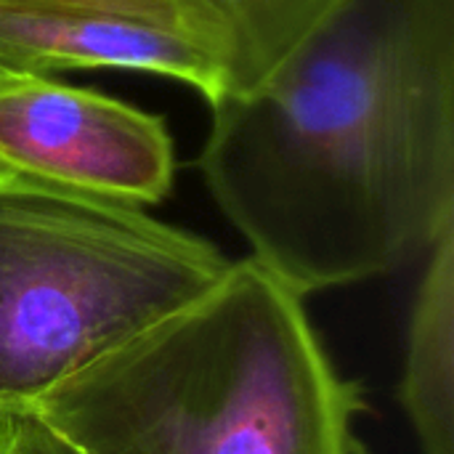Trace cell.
I'll return each instance as SVG.
<instances>
[{"label":"cell","mask_w":454,"mask_h":454,"mask_svg":"<svg viewBox=\"0 0 454 454\" xmlns=\"http://www.w3.org/2000/svg\"><path fill=\"white\" fill-rule=\"evenodd\" d=\"M197 168L303 298L426 255L454 229V0H338L266 82L210 104Z\"/></svg>","instance_id":"6da1fadb"},{"label":"cell","mask_w":454,"mask_h":454,"mask_svg":"<svg viewBox=\"0 0 454 454\" xmlns=\"http://www.w3.org/2000/svg\"><path fill=\"white\" fill-rule=\"evenodd\" d=\"M359 388L250 255L32 410L80 454H362Z\"/></svg>","instance_id":"7a4b0ae2"},{"label":"cell","mask_w":454,"mask_h":454,"mask_svg":"<svg viewBox=\"0 0 454 454\" xmlns=\"http://www.w3.org/2000/svg\"><path fill=\"white\" fill-rule=\"evenodd\" d=\"M229 266L138 205L0 170V415L32 410Z\"/></svg>","instance_id":"3957f363"},{"label":"cell","mask_w":454,"mask_h":454,"mask_svg":"<svg viewBox=\"0 0 454 454\" xmlns=\"http://www.w3.org/2000/svg\"><path fill=\"white\" fill-rule=\"evenodd\" d=\"M0 170L138 207L176 178L165 117L56 77H0Z\"/></svg>","instance_id":"277c9868"},{"label":"cell","mask_w":454,"mask_h":454,"mask_svg":"<svg viewBox=\"0 0 454 454\" xmlns=\"http://www.w3.org/2000/svg\"><path fill=\"white\" fill-rule=\"evenodd\" d=\"M128 69L181 80L213 104L221 74L168 8L112 0H0V77Z\"/></svg>","instance_id":"5b68a950"},{"label":"cell","mask_w":454,"mask_h":454,"mask_svg":"<svg viewBox=\"0 0 454 454\" xmlns=\"http://www.w3.org/2000/svg\"><path fill=\"white\" fill-rule=\"evenodd\" d=\"M181 24L205 45L221 96L266 82L338 0H170Z\"/></svg>","instance_id":"8992f818"},{"label":"cell","mask_w":454,"mask_h":454,"mask_svg":"<svg viewBox=\"0 0 454 454\" xmlns=\"http://www.w3.org/2000/svg\"><path fill=\"white\" fill-rule=\"evenodd\" d=\"M412 301L402 407L423 454H452L454 420V229L426 253Z\"/></svg>","instance_id":"52a82bcc"},{"label":"cell","mask_w":454,"mask_h":454,"mask_svg":"<svg viewBox=\"0 0 454 454\" xmlns=\"http://www.w3.org/2000/svg\"><path fill=\"white\" fill-rule=\"evenodd\" d=\"M0 454H80L32 412L0 415Z\"/></svg>","instance_id":"ba28073f"},{"label":"cell","mask_w":454,"mask_h":454,"mask_svg":"<svg viewBox=\"0 0 454 454\" xmlns=\"http://www.w3.org/2000/svg\"><path fill=\"white\" fill-rule=\"evenodd\" d=\"M112 3H130V5H152V8H168V11H173L176 13V8H173V3L170 0H112ZM178 16V13H176Z\"/></svg>","instance_id":"9c48e42d"}]
</instances>
